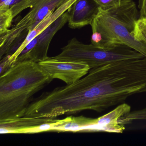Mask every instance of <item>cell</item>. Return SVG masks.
<instances>
[{
  "label": "cell",
  "mask_w": 146,
  "mask_h": 146,
  "mask_svg": "<svg viewBox=\"0 0 146 146\" xmlns=\"http://www.w3.org/2000/svg\"><path fill=\"white\" fill-rule=\"evenodd\" d=\"M52 81L37 62H17L0 76V120L24 117L33 96Z\"/></svg>",
  "instance_id": "obj_1"
},
{
  "label": "cell",
  "mask_w": 146,
  "mask_h": 146,
  "mask_svg": "<svg viewBox=\"0 0 146 146\" xmlns=\"http://www.w3.org/2000/svg\"><path fill=\"white\" fill-rule=\"evenodd\" d=\"M136 5L132 0H122L119 6L104 10L99 7L91 23V44L101 48L123 44L146 57V44L132 35L139 18Z\"/></svg>",
  "instance_id": "obj_2"
},
{
  "label": "cell",
  "mask_w": 146,
  "mask_h": 146,
  "mask_svg": "<svg viewBox=\"0 0 146 146\" xmlns=\"http://www.w3.org/2000/svg\"><path fill=\"white\" fill-rule=\"evenodd\" d=\"M61 50L60 54L52 58L58 60L83 62L87 64L90 69L118 60L145 57L124 44H114L104 48L91 43L84 44L76 38L71 39Z\"/></svg>",
  "instance_id": "obj_3"
},
{
  "label": "cell",
  "mask_w": 146,
  "mask_h": 146,
  "mask_svg": "<svg viewBox=\"0 0 146 146\" xmlns=\"http://www.w3.org/2000/svg\"><path fill=\"white\" fill-rule=\"evenodd\" d=\"M68 0H40L13 28L0 36V58L12 55L19 48L27 35L49 13Z\"/></svg>",
  "instance_id": "obj_4"
},
{
  "label": "cell",
  "mask_w": 146,
  "mask_h": 146,
  "mask_svg": "<svg viewBox=\"0 0 146 146\" xmlns=\"http://www.w3.org/2000/svg\"><path fill=\"white\" fill-rule=\"evenodd\" d=\"M67 22L68 16L66 11L26 46L14 64L25 60L38 63L48 58V52L52 40Z\"/></svg>",
  "instance_id": "obj_5"
},
{
  "label": "cell",
  "mask_w": 146,
  "mask_h": 146,
  "mask_svg": "<svg viewBox=\"0 0 146 146\" xmlns=\"http://www.w3.org/2000/svg\"><path fill=\"white\" fill-rule=\"evenodd\" d=\"M40 66L52 80L58 79L66 84H70L86 76L90 68L83 62L65 61L48 57L38 62Z\"/></svg>",
  "instance_id": "obj_6"
},
{
  "label": "cell",
  "mask_w": 146,
  "mask_h": 146,
  "mask_svg": "<svg viewBox=\"0 0 146 146\" xmlns=\"http://www.w3.org/2000/svg\"><path fill=\"white\" fill-rule=\"evenodd\" d=\"M59 120L52 118L25 117L0 120V133L29 134L54 131Z\"/></svg>",
  "instance_id": "obj_7"
},
{
  "label": "cell",
  "mask_w": 146,
  "mask_h": 146,
  "mask_svg": "<svg viewBox=\"0 0 146 146\" xmlns=\"http://www.w3.org/2000/svg\"><path fill=\"white\" fill-rule=\"evenodd\" d=\"M99 8L94 0H76L66 11L69 27L80 29L90 25Z\"/></svg>",
  "instance_id": "obj_8"
},
{
  "label": "cell",
  "mask_w": 146,
  "mask_h": 146,
  "mask_svg": "<svg viewBox=\"0 0 146 146\" xmlns=\"http://www.w3.org/2000/svg\"><path fill=\"white\" fill-rule=\"evenodd\" d=\"M76 0H68L54 12L49 13L34 29L29 33L22 45L12 55H8L7 64L11 67L14 64L17 58L26 46L36 36L44 31L49 25L56 21L63 13L66 11Z\"/></svg>",
  "instance_id": "obj_9"
},
{
  "label": "cell",
  "mask_w": 146,
  "mask_h": 146,
  "mask_svg": "<svg viewBox=\"0 0 146 146\" xmlns=\"http://www.w3.org/2000/svg\"><path fill=\"white\" fill-rule=\"evenodd\" d=\"M54 131H102V127L99 117L91 118L84 116H69L60 119Z\"/></svg>",
  "instance_id": "obj_10"
},
{
  "label": "cell",
  "mask_w": 146,
  "mask_h": 146,
  "mask_svg": "<svg viewBox=\"0 0 146 146\" xmlns=\"http://www.w3.org/2000/svg\"><path fill=\"white\" fill-rule=\"evenodd\" d=\"M132 35L136 40L146 44V17L138 19Z\"/></svg>",
  "instance_id": "obj_11"
},
{
  "label": "cell",
  "mask_w": 146,
  "mask_h": 146,
  "mask_svg": "<svg viewBox=\"0 0 146 146\" xmlns=\"http://www.w3.org/2000/svg\"><path fill=\"white\" fill-rule=\"evenodd\" d=\"M13 19L10 9L0 11V36L5 35L10 29Z\"/></svg>",
  "instance_id": "obj_12"
},
{
  "label": "cell",
  "mask_w": 146,
  "mask_h": 146,
  "mask_svg": "<svg viewBox=\"0 0 146 146\" xmlns=\"http://www.w3.org/2000/svg\"><path fill=\"white\" fill-rule=\"evenodd\" d=\"M99 7L104 10L119 6L122 0H94Z\"/></svg>",
  "instance_id": "obj_13"
},
{
  "label": "cell",
  "mask_w": 146,
  "mask_h": 146,
  "mask_svg": "<svg viewBox=\"0 0 146 146\" xmlns=\"http://www.w3.org/2000/svg\"><path fill=\"white\" fill-rule=\"evenodd\" d=\"M139 18L146 17V0H138Z\"/></svg>",
  "instance_id": "obj_14"
}]
</instances>
